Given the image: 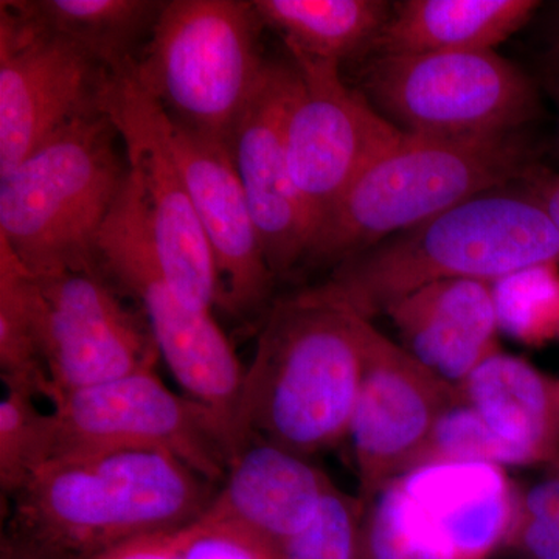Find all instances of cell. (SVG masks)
I'll return each mask as SVG.
<instances>
[{
  "label": "cell",
  "mask_w": 559,
  "mask_h": 559,
  "mask_svg": "<svg viewBox=\"0 0 559 559\" xmlns=\"http://www.w3.org/2000/svg\"><path fill=\"white\" fill-rule=\"evenodd\" d=\"M128 175L108 114L79 117L0 178V238L35 275L98 270V240Z\"/></svg>",
  "instance_id": "obj_5"
},
{
  "label": "cell",
  "mask_w": 559,
  "mask_h": 559,
  "mask_svg": "<svg viewBox=\"0 0 559 559\" xmlns=\"http://www.w3.org/2000/svg\"><path fill=\"white\" fill-rule=\"evenodd\" d=\"M535 164V151L518 131L463 138L406 132L320 223L304 263L337 266L460 202L520 182Z\"/></svg>",
  "instance_id": "obj_4"
},
{
  "label": "cell",
  "mask_w": 559,
  "mask_h": 559,
  "mask_svg": "<svg viewBox=\"0 0 559 559\" xmlns=\"http://www.w3.org/2000/svg\"><path fill=\"white\" fill-rule=\"evenodd\" d=\"M546 83L547 87L554 95L559 108V40L555 44L554 49L547 55L546 60Z\"/></svg>",
  "instance_id": "obj_35"
},
{
  "label": "cell",
  "mask_w": 559,
  "mask_h": 559,
  "mask_svg": "<svg viewBox=\"0 0 559 559\" xmlns=\"http://www.w3.org/2000/svg\"><path fill=\"white\" fill-rule=\"evenodd\" d=\"M362 320L308 288L271 305L242 378L235 454L257 439L311 457L348 437L362 378Z\"/></svg>",
  "instance_id": "obj_2"
},
{
  "label": "cell",
  "mask_w": 559,
  "mask_h": 559,
  "mask_svg": "<svg viewBox=\"0 0 559 559\" xmlns=\"http://www.w3.org/2000/svg\"><path fill=\"white\" fill-rule=\"evenodd\" d=\"M447 462L491 463L502 468L533 465L524 451L502 439L466 403L444 412L414 468Z\"/></svg>",
  "instance_id": "obj_27"
},
{
  "label": "cell",
  "mask_w": 559,
  "mask_h": 559,
  "mask_svg": "<svg viewBox=\"0 0 559 559\" xmlns=\"http://www.w3.org/2000/svg\"><path fill=\"white\" fill-rule=\"evenodd\" d=\"M518 498L491 463L406 471L364 506L362 559H488L509 539Z\"/></svg>",
  "instance_id": "obj_7"
},
{
  "label": "cell",
  "mask_w": 559,
  "mask_h": 559,
  "mask_svg": "<svg viewBox=\"0 0 559 559\" xmlns=\"http://www.w3.org/2000/svg\"><path fill=\"white\" fill-rule=\"evenodd\" d=\"M28 390L5 389L0 401V491L13 499L53 455L50 412Z\"/></svg>",
  "instance_id": "obj_25"
},
{
  "label": "cell",
  "mask_w": 559,
  "mask_h": 559,
  "mask_svg": "<svg viewBox=\"0 0 559 559\" xmlns=\"http://www.w3.org/2000/svg\"><path fill=\"white\" fill-rule=\"evenodd\" d=\"M263 31L253 0H168L135 79L173 124L230 148L270 66Z\"/></svg>",
  "instance_id": "obj_6"
},
{
  "label": "cell",
  "mask_w": 559,
  "mask_h": 559,
  "mask_svg": "<svg viewBox=\"0 0 559 559\" xmlns=\"http://www.w3.org/2000/svg\"><path fill=\"white\" fill-rule=\"evenodd\" d=\"M520 183L521 189L538 202L559 234V175L535 164Z\"/></svg>",
  "instance_id": "obj_31"
},
{
  "label": "cell",
  "mask_w": 559,
  "mask_h": 559,
  "mask_svg": "<svg viewBox=\"0 0 559 559\" xmlns=\"http://www.w3.org/2000/svg\"><path fill=\"white\" fill-rule=\"evenodd\" d=\"M134 66L110 75L102 108L123 140L128 183L165 278L183 304L212 312L221 297L212 252L176 154L170 121L140 86Z\"/></svg>",
  "instance_id": "obj_10"
},
{
  "label": "cell",
  "mask_w": 559,
  "mask_h": 559,
  "mask_svg": "<svg viewBox=\"0 0 559 559\" xmlns=\"http://www.w3.org/2000/svg\"><path fill=\"white\" fill-rule=\"evenodd\" d=\"M98 264L139 305L160 358L183 393L212 411L229 430L235 454L234 419L245 369L212 312L183 304L165 278L128 180L103 227Z\"/></svg>",
  "instance_id": "obj_11"
},
{
  "label": "cell",
  "mask_w": 559,
  "mask_h": 559,
  "mask_svg": "<svg viewBox=\"0 0 559 559\" xmlns=\"http://www.w3.org/2000/svg\"><path fill=\"white\" fill-rule=\"evenodd\" d=\"M336 485L310 457L249 440L231 459L205 514L277 547L301 532Z\"/></svg>",
  "instance_id": "obj_18"
},
{
  "label": "cell",
  "mask_w": 559,
  "mask_h": 559,
  "mask_svg": "<svg viewBox=\"0 0 559 559\" xmlns=\"http://www.w3.org/2000/svg\"><path fill=\"white\" fill-rule=\"evenodd\" d=\"M218 491L164 451H102L47 462L14 496L7 533L72 559L186 527Z\"/></svg>",
  "instance_id": "obj_1"
},
{
  "label": "cell",
  "mask_w": 559,
  "mask_h": 559,
  "mask_svg": "<svg viewBox=\"0 0 559 559\" xmlns=\"http://www.w3.org/2000/svg\"><path fill=\"white\" fill-rule=\"evenodd\" d=\"M362 90L400 130L417 135L516 132L539 112L533 81L495 50L378 55Z\"/></svg>",
  "instance_id": "obj_8"
},
{
  "label": "cell",
  "mask_w": 559,
  "mask_h": 559,
  "mask_svg": "<svg viewBox=\"0 0 559 559\" xmlns=\"http://www.w3.org/2000/svg\"><path fill=\"white\" fill-rule=\"evenodd\" d=\"M499 330L525 345H540L559 334L557 263L514 272L492 283Z\"/></svg>",
  "instance_id": "obj_26"
},
{
  "label": "cell",
  "mask_w": 559,
  "mask_h": 559,
  "mask_svg": "<svg viewBox=\"0 0 559 559\" xmlns=\"http://www.w3.org/2000/svg\"><path fill=\"white\" fill-rule=\"evenodd\" d=\"M0 378L5 389L46 396L49 374L40 341L35 274L0 238Z\"/></svg>",
  "instance_id": "obj_24"
},
{
  "label": "cell",
  "mask_w": 559,
  "mask_h": 559,
  "mask_svg": "<svg viewBox=\"0 0 559 559\" xmlns=\"http://www.w3.org/2000/svg\"><path fill=\"white\" fill-rule=\"evenodd\" d=\"M170 127L176 154L215 263L219 307L242 320L266 314L277 277L267 263L229 146L171 121Z\"/></svg>",
  "instance_id": "obj_17"
},
{
  "label": "cell",
  "mask_w": 559,
  "mask_h": 559,
  "mask_svg": "<svg viewBox=\"0 0 559 559\" xmlns=\"http://www.w3.org/2000/svg\"><path fill=\"white\" fill-rule=\"evenodd\" d=\"M35 277L47 400L156 370L160 353L145 316L121 299L119 286L102 267Z\"/></svg>",
  "instance_id": "obj_14"
},
{
  "label": "cell",
  "mask_w": 559,
  "mask_h": 559,
  "mask_svg": "<svg viewBox=\"0 0 559 559\" xmlns=\"http://www.w3.org/2000/svg\"><path fill=\"white\" fill-rule=\"evenodd\" d=\"M179 559H280L272 546L248 530L202 514L173 532Z\"/></svg>",
  "instance_id": "obj_29"
},
{
  "label": "cell",
  "mask_w": 559,
  "mask_h": 559,
  "mask_svg": "<svg viewBox=\"0 0 559 559\" xmlns=\"http://www.w3.org/2000/svg\"><path fill=\"white\" fill-rule=\"evenodd\" d=\"M289 60L299 81L286 119V154L314 235L352 183L406 132L344 83L340 62L299 53Z\"/></svg>",
  "instance_id": "obj_13"
},
{
  "label": "cell",
  "mask_w": 559,
  "mask_h": 559,
  "mask_svg": "<svg viewBox=\"0 0 559 559\" xmlns=\"http://www.w3.org/2000/svg\"><path fill=\"white\" fill-rule=\"evenodd\" d=\"M518 509L559 525V477H550L520 491Z\"/></svg>",
  "instance_id": "obj_32"
},
{
  "label": "cell",
  "mask_w": 559,
  "mask_h": 559,
  "mask_svg": "<svg viewBox=\"0 0 559 559\" xmlns=\"http://www.w3.org/2000/svg\"><path fill=\"white\" fill-rule=\"evenodd\" d=\"M559 234L524 190L485 191L342 261L308 288L326 304L371 320L443 280H498L558 263Z\"/></svg>",
  "instance_id": "obj_3"
},
{
  "label": "cell",
  "mask_w": 559,
  "mask_h": 559,
  "mask_svg": "<svg viewBox=\"0 0 559 559\" xmlns=\"http://www.w3.org/2000/svg\"><path fill=\"white\" fill-rule=\"evenodd\" d=\"M506 546L525 559H559V525L518 509Z\"/></svg>",
  "instance_id": "obj_30"
},
{
  "label": "cell",
  "mask_w": 559,
  "mask_h": 559,
  "mask_svg": "<svg viewBox=\"0 0 559 559\" xmlns=\"http://www.w3.org/2000/svg\"><path fill=\"white\" fill-rule=\"evenodd\" d=\"M289 53L344 62L373 49L393 5L384 0H253Z\"/></svg>",
  "instance_id": "obj_22"
},
{
  "label": "cell",
  "mask_w": 559,
  "mask_h": 559,
  "mask_svg": "<svg viewBox=\"0 0 559 559\" xmlns=\"http://www.w3.org/2000/svg\"><path fill=\"white\" fill-rule=\"evenodd\" d=\"M297 81L293 61H270L230 142L235 170L277 278L304 263L312 238L311 219L294 187L286 154V119Z\"/></svg>",
  "instance_id": "obj_16"
},
{
  "label": "cell",
  "mask_w": 559,
  "mask_h": 559,
  "mask_svg": "<svg viewBox=\"0 0 559 559\" xmlns=\"http://www.w3.org/2000/svg\"><path fill=\"white\" fill-rule=\"evenodd\" d=\"M535 0H406L393 5L378 55L495 50L532 20Z\"/></svg>",
  "instance_id": "obj_21"
},
{
  "label": "cell",
  "mask_w": 559,
  "mask_h": 559,
  "mask_svg": "<svg viewBox=\"0 0 559 559\" xmlns=\"http://www.w3.org/2000/svg\"><path fill=\"white\" fill-rule=\"evenodd\" d=\"M112 75L33 16L0 2V178L70 121L100 110Z\"/></svg>",
  "instance_id": "obj_12"
},
{
  "label": "cell",
  "mask_w": 559,
  "mask_h": 559,
  "mask_svg": "<svg viewBox=\"0 0 559 559\" xmlns=\"http://www.w3.org/2000/svg\"><path fill=\"white\" fill-rule=\"evenodd\" d=\"M364 503L334 487L297 535L278 546L280 559H362Z\"/></svg>",
  "instance_id": "obj_28"
},
{
  "label": "cell",
  "mask_w": 559,
  "mask_h": 559,
  "mask_svg": "<svg viewBox=\"0 0 559 559\" xmlns=\"http://www.w3.org/2000/svg\"><path fill=\"white\" fill-rule=\"evenodd\" d=\"M0 559H72L64 555L57 554L49 549L31 543V540L20 538V536L3 533L2 547H0Z\"/></svg>",
  "instance_id": "obj_34"
},
{
  "label": "cell",
  "mask_w": 559,
  "mask_h": 559,
  "mask_svg": "<svg viewBox=\"0 0 559 559\" xmlns=\"http://www.w3.org/2000/svg\"><path fill=\"white\" fill-rule=\"evenodd\" d=\"M362 348V378L348 437L358 468V498L366 506L390 480L414 469L444 412L465 400L367 319Z\"/></svg>",
  "instance_id": "obj_15"
},
{
  "label": "cell",
  "mask_w": 559,
  "mask_h": 559,
  "mask_svg": "<svg viewBox=\"0 0 559 559\" xmlns=\"http://www.w3.org/2000/svg\"><path fill=\"white\" fill-rule=\"evenodd\" d=\"M403 347L459 390L477 367L499 352L492 283L443 280L415 290L385 311Z\"/></svg>",
  "instance_id": "obj_19"
},
{
  "label": "cell",
  "mask_w": 559,
  "mask_h": 559,
  "mask_svg": "<svg viewBox=\"0 0 559 559\" xmlns=\"http://www.w3.org/2000/svg\"><path fill=\"white\" fill-rule=\"evenodd\" d=\"M550 473L551 477H559V459L555 460L554 463H550Z\"/></svg>",
  "instance_id": "obj_36"
},
{
  "label": "cell",
  "mask_w": 559,
  "mask_h": 559,
  "mask_svg": "<svg viewBox=\"0 0 559 559\" xmlns=\"http://www.w3.org/2000/svg\"><path fill=\"white\" fill-rule=\"evenodd\" d=\"M460 392L489 428L524 451L533 465L559 459V382L527 360L495 353Z\"/></svg>",
  "instance_id": "obj_20"
},
{
  "label": "cell",
  "mask_w": 559,
  "mask_h": 559,
  "mask_svg": "<svg viewBox=\"0 0 559 559\" xmlns=\"http://www.w3.org/2000/svg\"><path fill=\"white\" fill-rule=\"evenodd\" d=\"M167 0H24L50 31L75 44L109 72L138 62Z\"/></svg>",
  "instance_id": "obj_23"
},
{
  "label": "cell",
  "mask_w": 559,
  "mask_h": 559,
  "mask_svg": "<svg viewBox=\"0 0 559 559\" xmlns=\"http://www.w3.org/2000/svg\"><path fill=\"white\" fill-rule=\"evenodd\" d=\"M94 559H179V557L173 543V532H168L130 540Z\"/></svg>",
  "instance_id": "obj_33"
},
{
  "label": "cell",
  "mask_w": 559,
  "mask_h": 559,
  "mask_svg": "<svg viewBox=\"0 0 559 559\" xmlns=\"http://www.w3.org/2000/svg\"><path fill=\"white\" fill-rule=\"evenodd\" d=\"M50 403V460L83 452L164 451L219 487L234 459V441L221 419L168 389L156 370L57 393Z\"/></svg>",
  "instance_id": "obj_9"
}]
</instances>
